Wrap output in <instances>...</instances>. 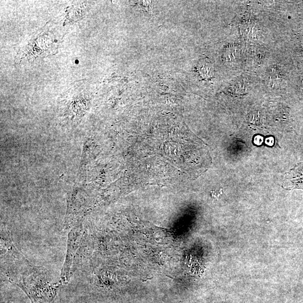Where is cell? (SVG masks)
Listing matches in <instances>:
<instances>
[{
    "label": "cell",
    "mask_w": 303,
    "mask_h": 303,
    "mask_svg": "<svg viewBox=\"0 0 303 303\" xmlns=\"http://www.w3.org/2000/svg\"><path fill=\"white\" fill-rule=\"evenodd\" d=\"M7 238L8 247L6 276L11 281L22 289L32 303H52L56 295L59 284H51L47 275L40 271L21 255Z\"/></svg>",
    "instance_id": "6da1fadb"
},
{
    "label": "cell",
    "mask_w": 303,
    "mask_h": 303,
    "mask_svg": "<svg viewBox=\"0 0 303 303\" xmlns=\"http://www.w3.org/2000/svg\"><path fill=\"white\" fill-rule=\"evenodd\" d=\"M81 231H82V225L78 224L70 232L67 257L63 268L60 281H59L60 284L67 283L71 276L70 271H71L74 257L78 250L81 235H82Z\"/></svg>",
    "instance_id": "7a4b0ae2"
},
{
    "label": "cell",
    "mask_w": 303,
    "mask_h": 303,
    "mask_svg": "<svg viewBox=\"0 0 303 303\" xmlns=\"http://www.w3.org/2000/svg\"><path fill=\"white\" fill-rule=\"evenodd\" d=\"M197 70L201 77L204 79H210L213 77L214 68L213 64L206 59H202L198 64Z\"/></svg>",
    "instance_id": "3957f363"
},
{
    "label": "cell",
    "mask_w": 303,
    "mask_h": 303,
    "mask_svg": "<svg viewBox=\"0 0 303 303\" xmlns=\"http://www.w3.org/2000/svg\"><path fill=\"white\" fill-rule=\"evenodd\" d=\"M254 142H255L257 145H261L262 142V138L260 136L256 137L255 140H254Z\"/></svg>",
    "instance_id": "277c9868"
}]
</instances>
